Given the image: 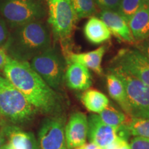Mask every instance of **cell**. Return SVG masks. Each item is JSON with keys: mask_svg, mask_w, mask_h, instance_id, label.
Here are the masks:
<instances>
[{"mask_svg": "<svg viewBox=\"0 0 149 149\" xmlns=\"http://www.w3.org/2000/svg\"><path fill=\"white\" fill-rule=\"evenodd\" d=\"M4 77L21 92L37 112L48 116L62 115L65 102L61 93L51 88L31 68L29 61L10 58L3 69Z\"/></svg>", "mask_w": 149, "mask_h": 149, "instance_id": "obj_1", "label": "cell"}, {"mask_svg": "<svg viewBox=\"0 0 149 149\" xmlns=\"http://www.w3.org/2000/svg\"><path fill=\"white\" fill-rule=\"evenodd\" d=\"M9 31L3 48L10 58L30 61L52 46V34L43 20L22 24Z\"/></svg>", "mask_w": 149, "mask_h": 149, "instance_id": "obj_2", "label": "cell"}, {"mask_svg": "<svg viewBox=\"0 0 149 149\" xmlns=\"http://www.w3.org/2000/svg\"><path fill=\"white\" fill-rule=\"evenodd\" d=\"M48 25L55 42L60 43L64 58L71 53V37L77 17L70 0H46Z\"/></svg>", "mask_w": 149, "mask_h": 149, "instance_id": "obj_3", "label": "cell"}, {"mask_svg": "<svg viewBox=\"0 0 149 149\" xmlns=\"http://www.w3.org/2000/svg\"><path fill=\"white\" fill-rule=\"evenodd\" d=\"M37 113L36 109L26 97L0 74V116L18 126L31 122Z\"/></svg>", "mask_w": 149, "mask_h": 149, "instance_id": "obj_4", "label": "cell"}, {"mask_svg": "<svg viewBox=\"0 0 149 149\" xmlns=\"http://www.w3.org/2000/svg\"><path fill=\"white\" fill-rule=\"evenodd\" d=\"M0 15L10 29L47 15L46 0H0Z\"/></svg>", "mask_w": 149, "mask_h": 149, "instance_id": "obj_5", "label": "cell"}, {"mask_svg": "<svg viewBox=\"0 0 149 149\" xmlns=\"http://www.w3.org/2000/svg\"><path fill=\"white\" fill-rule=\"evenodd\" d=\"M29 62L31 68L48 86L61 93L64 83L66 61L61 51L57 46H52L45 51L35 56Z\"/></svg>", "mask_w": 149, "mask_h": 149, "instance_id": "obj_6", "label": "cell"}, {"mask_svg": "<svg viewBox=\"0 0 149 149\" xmlns=\"http://www.w3.org/2000/svg\"><path fill=\"white\" fill-rule=\"evenodd\" d=\"M109 70L117 76L124 86L130 116L149 119V86L117 66L111 65Z\"/></svg>", "mask_w": 149, "mask_h": 149, "instance_id": "obj_7", "label": "cell"}, {"mask_svg": "<svg viewBox=\"0 0 149 149\" xmlns=\"http://www.w3.org/2000/svg\"><path fill=\"white\" fill-rule=\"evenodd\" d=\"M66 122L63 114L44 119L38 131V149H68L65 137Z\"/></svg>", "mask_w": 149, "mask_h": 149, "instance_id": "obj_8", "label": "cell"}, {"mask_svg": "<svg viewBox=\"0 0 149 149\" xmlns=\"http://www.w3.org/2000/svg\"><path fill=\"white\" fill-rule=\"evenodd\" d=\"M122 68L149 86V60L137 48H122L112 60V64Z\"/></svg>", "mask_w": 149, "mask_h": 149, "instance_id": "obj_9", "label": "cell"}, {"mask_svg": "<svg viewBox=\"0 0 149 149\" xmlns=\"http://www.w3.org/2000/svg\"><path fill=\"white\" fill-rule=\"evenodd\" d=\"M88 117L82 112H75L70 115L65 126V137L68 149L77 148L88 138Z\"/></svg>", "mask_w": 149, "mask_h": 149, "instance_id": "obj_10", "label": "cell"}, {"mask_svg": "<svg viewBox=\"0 0 149 149\" xmlns=\"http://www.w3.org/2000/svg\"><path fill=\"white\" fill-rule=\"evenodd\" d=\"M88 138L91 142L104 148L117 137V128L105 124L98 114L93 113L88 118Z\"/></svg>", "mask_w": 149, "mask_h": 149, "instance_id": "obj_11", "label": "cell"}, {"mask_svg": "<svg viewBox=\"0 0 149 149\" xmlns=\"http://www.w3.org/2000/svg\"><path fill=\"white\" fill-rule=\"evenodd\" d=\"M1 128L8 149H38L37 139L31 132L25 131L12 124H3Z\"/></svg>", "mask_w": 149, "mask_h": 149, "instance_id": "obj_12", "label": "cell"}, {"mask_svg": "<svg viewBox=\"0 0 149 149\" xmlns=\"http://www.w3.org/2000/svg\"><path fill=\"white\" fill-rule=\"evenodd\" d=\"M99 18L107 25L110 32L122 42L135 43L128 22L117 11L104 10L99 13Z\"/></svg>", "mask_w": 149, "mask_h": 149, "instance_id": "obj_13", "label": "cell"}, {"mask_svg": "<svg viewBox=\"0 0 149 149\" xmlns=\"http://www.w3.org/2000/svg\"><path fill=\"white\" fill-rule=\"evenodd\" d=\"M64 82L72 90L86 91L92 86V76L87 67L77 62H70L66 65Z\"/></svg>", "mask_w": 149, "mask_h": 149, "instance_id": "obj_14", "label": "cell"}, {"mask_svg": "<svg viewBox=\"0 0 149 149\" xmlns=\"http://www.w3.org/2000/svg\"><path fill=\"white\" fill-rule=\"evenodd\" d=\"M107 48V46L103 45L92 51L79 53L71 52L65 57L66 65L70 62L79 63L87 67L89 70H92L93 72L101 75L103 74L102 63Z\"/></svg>", "mask_w": 149, "mask_h": 149, "instance_id": "obj_15", "label": "cell"}, {"mask_svg": "<svg viewBox=\"0 0 149 149\" xmlns=\"http://www.w3.org/2000/svg\"><path fill=\"white\" fill-rule=\"evenodd\" d=\"M128 26L135 42H141L149 37V2L143 6L128 20Z\"/></svg>", "mask_w": 149, "mask_h": 149, "instance_id": "obj_16", "label": "cell"}, {"mask_svg": "<svg viewBox=\"0 0 149 149\" xmlns=\"http://www.w3.org/2000/svg\"><path fill=\"white\" fill-rule=\"evenodd\" d=\"M84 34L89 42L95 45L103 44L111 37V33L107 25L95 17H91L85 24Z\"/></svg>", "mask_w": 149, "mask_h": 149, "instance_id": "obj_17", "label": "cell"}, {"mask_svg": "<svg viewBox=\"0 0 149 149\" xmlns=\"http://www.w3.org/2000/svg\"><path fill=\"white\" fill-rule=\"evenodd\" d=\"M107 86L108 92L112 99L120 106L126 115L130 116L127 95L122 81L114 74L109 72L107 75Z\"/></svg>", "mask_w": 149, "mask_h": 149, "instance_id": "obj_18", "label": "cell"}, {"mask_svg": "<svg viewBox=\"0 0 149 149\" xmlns=\"http://www.w3.org/2000/svg\"><path fill=\"white\" fill-rule=\"evenodd\" d=\"M81 101L88 111L99 114L109 105V100L103 93L88 88L81 95Z\"/></svg>", "mask_w": 149, "mask_h": 149, "instance_id": "obj_19", "label": "cell"}, {"mask_svg": "<svg viewBox=\"0 0 149 149\" xmlns=\"http://www.w3.org/2000/svg\"><path fill=\"white\" fill-rule=\"evenodd\" d=\"M98 115L105 124L116 128L126 124L130 117L110 104Z\"/></svg>", "mask_w": 149, "mask_h": 149, "instance_id": "obj_20", "label": "cell"}, {"mask_svg": "<svg viewBox=\"0 0 149 149\" xmlns=\"http://www.w3.org/2000/svg\"><path fill=\"white\" fill-rule=\"evenodd\" d=\"M126 127L130 135L149 139V119L130 116Z\"/></svg>", "mask_w": 149, "mask_h": 149, "instance_id": "obj_21", "label": "cell"}, {"mask_svg": "<svg viewBox=\"0 0 149 149\" xmlns=\"http://www.w3.org/2000/svg\"><path fill=\"white\" fill-rule=\"evenodd\" d=\"M70 1L78 20L84 18L91 17L97 12V6L95 0H70Z\"/></svg>", "mask_w": 149, "mask_h": 149, "instance_id": "obj_22", "label": "cell"}, {"mask_svg": "<svg viewBox=\"0 0 149 149\" xmlns=\"http://www.w3.org/2000/svg\"><path fill=\"white\" fill-rule=\"evenodd\" d=\"M149 0H121L117 12L125 19L128 20Z\"/></svg>", "mask_w": 149, "mask_h": 149, "instance_id": "obj_23", "label": "cell"}, {"mask_svg": "<svg viewBox=\"0 0 149 149\" xmlns=\"http://www.w3.org/2000/svg\"><path fill=\"white\" fill-rule=\"evenodd\" d=\"M121 0H95L96 6L102 10L117 11Z\"/></svg>", "mask_w": 149, "mask_h": 149, "instance_id": "obj_24", "label": "cell"}, {"mask_svg": "<svg viewBox=\"0 0 149 149\" xmlns=\"http://www.w3.org/2000/svg\"><path fill=\"white\" fill-rule=\"evenodd\" d=\"M130 149H149V139L134 137L129 143Z\"/></svg>", "mask_w": 149, "mask_h": 149, "instance_id": "obj_25", "label": "cell"}, {"mask_svg": "<svg viewBox=\"0 0 149 149\" xmlns=\"http://www.w3.org/2000/svg\"><path fill=\"white\" fill-rule=\"evenodd\" d=\"M104 149H130L127 139L117 136L115 140Z\"/></svg>", "mask_w": 149, "mask_h": 149, "instance_id": "obj_26", "label": "cell"}, {"mask_svg": "<svg viewBox=\"0 0 149 149\" xmlns=\"http://www.w3.org/2000/svg\"><path fill=\"white\" fill-rule=\"evenodd\" d=\"M9 35L8 26L5 20L0 16V47H3Z\"/></svg>", "mask_w": 149, "mask_h": 149, "instance_id": "obj_27", "label": "cell"}, {"mask_svg": "<svg viewBox=\"0 0 149 149\" xmlns=\"http://www.w3.org/2000/svg\"><path fill=\"white\" fill-rule=\"evenodd\" d=\"M139 43L137 48L149 60V37Z\"/></svg>", "mask_w": 149, "mask_h": 149, "instance_id": "obj_28", "label": "cell"}, {"mask_svg": "<svg viewBox=\"0 0 149 149\" xmlns=\"http://www.w3.org/2000/svg\"><path fill=\"white\" fill-rule=\"evenodd\" d=\"M9 56L3 47H0V70L3 69L8 60Z\"/></svg>", "mask_w": 149, "mask_h": 149, "instance_id": "obj_29", "label": "cell"}, {"mask_svg": "<svg viewBox=\"0 0 149 149\" xmlns=\"http://www.w3.org/2000/svg\"><path fill=\"white\" fill-rule=\"evenodd\" d=\"M74 149H104L102 147L99 146L97 144H95V143L91 142L90 141L89 143L86 142L85 144H84L81 146H80L77 148H74Z\"/></svg>", "mask_w": 149, "mask_h": 149, "instance_id": "obj_30", "label": "cell"}, {"mask_svg": "<svg viewBox=\"0 0 149 149\" xmlns=\"http://www.w3.org/2000/svg\"><path fill=\"white\" fill-rule=\"evenodd\" d=\"M6 144V139L1 128H0V148H2Z\"/></svg>", "mask_w": 149, "mask_h": 149, "instance_id": "obj_31", "label": "cell"}]
</instances>
